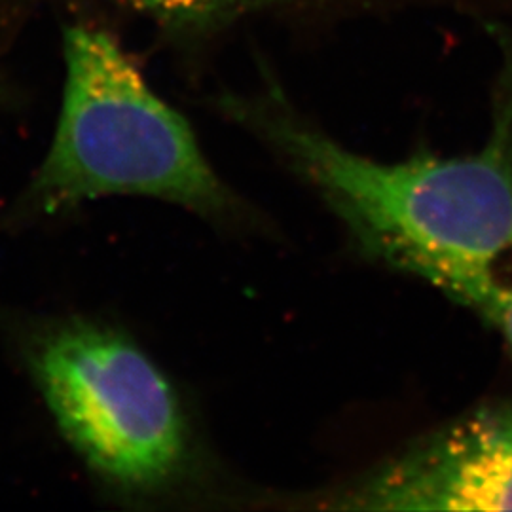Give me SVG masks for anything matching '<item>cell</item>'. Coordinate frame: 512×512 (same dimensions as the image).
<instances>
[{
    "label": "cell",
    "instance_id": "obj_1",
    "mask_svg": "<svg viewBox=\"0 0 512 512\" xmlns=\"http://www.w3.org/2000/svg\"><path fill=\"white\" fill-rule=\"evenodd\" d=\"M484 25L501 65L494 129L475 154L420 150L380 162L336 143L279 93L219 101L222 114L317 194L361 255L473 311L512 281V31L501 19Z\"/></svg>",
    "mask_w": 512,
    "mask_h": 512
},
{
    "label": "cell",
    "instance_id": "obj_2",
    "mask_svg": "<svg viewBox=\"0 0 512 512\" xmlns=\"http://www.w3.org/2000/svg\"><path fill=\"white\" fill-rule=\"evenodd\" d=\"M65 84L46 156L8 211L33 228L112 196L179 205L222 232L270 236V219L226 183L188 120L105 33L69 27Z\"/></svg>",
    "mask_w": 512,
    "mask_h": 512
},
{
    "label": "cell",
    "instance_id": "obj_3",
    "mask_svg": "<svg viewBox=\"0 0 512 512\" xmlns=\"http://www.w3.org/2000/svg\"><path fill=\"white\" fill-rule=\"evenodd\" d=\"M16 346L57 433L105 494L131 507L230 495L179 385L128 332L78 313L27 315Z\"/></svg>",
    "mask_w": 512,
    "mask_h": 512
},
{
    "label": "cell",
    "instance_id": "obj_4",
    "mask_svg": "<svg viewBox=\"0 0 512 512\" xmlns=\"http://www.w3.org/2000/svg\"><path fill=\"white\" fill-rule=\"evenodd\" d=\"M308 499L332 511H512V403L476 406Z\"/></svg>",
    "mask_w": 512,
    "mask_h": 512
},
{
    "label": "cell",
    "instance_id": "obj_5",
    "mask_svg": "<svg viewBox=\"0 0 512 512\" xmlns=\"http://www.w3.org/2000/svg\"><path fill=\"white\" fill-rule=\"evenodd\" d=\"M139 10H147L160 18L177 21H196L213 18L239 8L253 6L262 0H124ZM361 8L370 12H406L412 8H446L469 16H484L501 0H357Z\"/></svg>",
    "mask_w": 512,
    "mask_h": 512
},
{
    "label": "cell",
    "instance_id": "obj_6",
    "mask_svg": "<svg viewBox=\"0 0 512 512\" xmlns=\"http://www.w3.org/2000/svg\"><path fill=\"white\" fill-rule=\"evenodd\" d=\"M476 313L503 336L512 353V281L497 289Z\"/></svg>",
    "mask_w": 512,
    "mask_h": 512
}]
</instances>
